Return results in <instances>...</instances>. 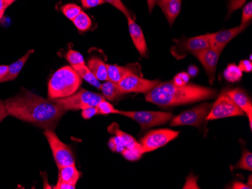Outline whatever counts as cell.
Segmentation results:
<instances>
[{"label":"cell","instance_id":"cell-1","mask_svg":"<svg viewBox=\"0 0 252 189\" xmlns=\"http://www.w3.org/2000/svg\"><path fill=\"white\" fill-rule=\"evenodd\" d=\"M8 115L36 126L52 130L66 110L52 100H46L26 89L4 102Z\"/></svg>","mask_w":252,"mask_h":189},{"label":"cell","instance_id":"cell-2","mask_svg":"<svg viewBox=\"0 0 252 189\" xmlns=\"http://www.w3.org/2000/svg\"><path fill=\"white\" fill-rule=\"evenodd\" d=\"M216 95V90L210 87L195 84L179 86L167 81L156 85L146 94L145 100L160 107H171L209 100Z\"/></svg>","mask_w":252,"mask_h":189},{"label":"cell","instance_id":"cell-3","mask_svg":"<svg viewBox=\"0 0 252 189\" xmlns=\"http://www.w3.org/2000/svg\"><path fill=\"white\" fill-rule=\"evenodd\" d=\"M82 79L72 66H66L57 70L48 84V96L50 100L69 97L78 91Z\"/></svg>","mask_w":252,"mask_h":189},{"label":"cell","instance_id":"cell-4","mask_svg":"<svg viewBox=\"0 0 252 189\" xmlns=\"http://www.w3.org/2000/svg\"><path fill=\"white\" fill-rule=\"evenodd\" d=\"M105 97L92 91L82 89L75 94L63 98L52 100L64 110H83L89 107H96Z\"/></svg>","mask_w":252,"mask_h":189},{"label":"cell","instance_id":"cell-5","mask_svg":"<svg viewBox=\"0 0 252 189\" xmlns=\"http://www.w3.org/2000/svg\"><path fill=\"white\" fill-rule=\"evenodd\" d=\"M175 45L171 47V52L178 60L185 58L187 55H194L197 52L211 47L210 34L202 35L187 39L185 37L174 39Z\"/></svg>","mask_w":252,"mask_h":189},{"label":"cell","instance_id":"cell-6","mask_svg":"<svg viewBox=\"0 0 252 189\" xmlns=\"http://www.w3.org/2000/svg\"><path fill=\"white\" fill-rule=\"evenodd\" d=\"M119 115L128 117L141 125V130L148 129L159 125H165L174 118L171 112H153V111H122Z\"/></svg>","mask_w":252,"mask_h":189},{"label":"cell","instance_id":"cell-7","mask_svg":"<svg viewBox=\"0 0 252 189\" xmlns=\"http://www.w3.org/2000/svg\"><path fill=\"white\" fill-rule=\"evenodd\" d=\"M244 115L243 110L233 102L230 96L226 94V90H224L220 93L215 104H212L206 121Z\"/></svg>","mask_w":252,"mask_h":189},{"label":"cell","instance_id":"cell-8","mask_svg":"<svg viewBox=\"0 0 252 189\" xmlns=\"http://www.w3.org/2000/svg\"><path fill=\"white\" fill-rule=\"evenodd\" d=\"M212 104H200L194 108L183 112L178 116L174 117L171 120L170 125L171 127L195 126L199 128L204 121H206V118L210 112Z\"/></svg>","mask_w":252,"mask_h":189},{"label":"cell","instance_id":"cell-9","mask_svg":"<svg viewBox=\"0 0 252 189\" xmlns=\"http://www.w3.org/2000/svg\"><path fill=\"white\" fill-rule=\"evenodd\" d=\"M44 135L49 142L58 167L75 164L74 157L71 149L61 141L52 130H45Z\"/></svg>","mask_w":252,"mask_h":189},{"label":"cell","instance_id":"cell-10","mask_svg":"<svg viewBox=\"0 0 252 189\" xmlns=\"http://www.w3.org/2000/svg\"><path fill=\"white\" fill-rule=\"evenodd\" d=\"M180 131L171 129H158L149 132L141 139V147L145 152H153L163 147L165 145L178 137Z\"/></svg>","mask_w":252,"mask_h":189},{"label":"cell","instance_id":"cell-11","mask_svg":"<svg viewBox=\"0 0 252 189\" xmlns=\"http://www.w3.org/2000/svg\"><path fill=\"white\" fill-rule=\"evenodd\" d=\"M159 83L158 80L144 79L135 74L128 75L118 83L119 87L124 94L141 93L147 94Z\"/></svg>","mask_w":252,"mask_h":189},{"label":"cell","instance_id":"cell-12","mask_svg":"<svg viewBox=\"0 0 252 189\" xmlns=\"http://www.w3.org/2000/svg\"><path fill=\"white\" fill-rule=\"evenodd\" d=\"M220 52L215 50L213 48L209 47L204 49L201 52L195 54L194 56L199 60L201 64L203 66L205 73L209 77V83L212 84L215 80L217 66L219 63Z\"/></svg>","mask_w":252,"mask_h":189},{"label":"cell","instance_id":"cell-13","mask_svg":"<svg viewBox=\"0 0 252 189\" xmlns=\"http://www.w3.org/2000/svg\"><path fill=\"white\" fill-rule=\"evenodd\" d=\"M250 24L240 25L231 29H224L215 33H210L211 47L222 53L228 43L245 30Z\"/></svg>","mask_w":252,"mask_h":189},{"label":"cell","instance_id":"cell-14","mask_svg":"<svg viewBox=\"0 0 252 189\" xmlns=\"http://www.w3.org/2000/svg\"><path fill=\"white\" fill-rule=\"evenodd\" d=\"M107 67L108 81L117 84L128 75L135 74L142 76L141 65L139 63H130L124 66L107 64Z\"/></svg>","mask_w":252,"mask_h":189},{"label":"cell","instance_id":"cell-15","mask_svg":"<svg viewBox=\"0 0 252 189\" xmlns=\"http://www.w3.org/2000/svg\"><path fill=\"white\" fill-rule=\"evenodd\" d=\"M127 19H128L130 36H131L136 49L137 52H139L141 57H147V43H146L145 37H144L141 27L135 23L134 18L131 17H127Z\"/></svg>","mask_w":252,"mask_h":189},{"label":"cell","instance_id":"cell-16","mask_svg":"<svg viewBox=\"0 0 252 189\" xmlns=\"http://www.w3.org/2000/svg\"><path fill=\"white\" fill-rule=\"evenodd\" d=\"M226 94L230 96L233 102L243 110L245 115L249 118V123L252 128V104L251 99L243 90L240 88L226 90Z\"/></svg>","mask_w":252,"mask_h":189},{"label":"cell","instance_id":"cell-17","mask_svg":"<svg viewBox=\"0 0 252 189\" xmlns=\"http://www.w3.org/2000/svg\"><path fill=\"white\" fill-rule=\"evenodd\" d=\"M156 4L162 9L170 27L172 26L181 12L182 0H156Z\"/></svg>","mask_w":252,"mask_h":189},{"label":"cell","instance_id":"cell-18","mask_svg":"<svg viewBox=\"0 0 252 189\" xmlns=\"http://www.w3.org/2000/svg\"><path fill=\"white\" fill-rule=\"evenodd\" d=\"M108 131L112 134H114L115 136L120 139L126 149H130V150L134 151L137 153H144L141 144L137 142V140L132 136L121 131L117 124H113L110 125L108 128Z\"/></svg>","mask_w":252,"mask_h":189},{"label":"cell","instance_id":"cell-19","mask_svg":"<svg viewBox=\"0 0 252 189\" xmlns=\"http://www.w3.org/2000/svg\"><path fill=\"white\" fill-rule=\"evenodd\" d=\"M33 53V49H31V50L28 51L26 54L24 55L22 57L18 59V60L14 62L13 63H11V65H9L8 67V72H7L6 75H5V77L0 81V83L6 82V81L15 80V79L18 77L19 73H21L22 69L24 68V66L26 64L28 59L30 58L32 54Z\"/></svg>","mask_w":252,"mask_h":189},{"label":"cell","instance_id":"cell-20","mask_svg":"<svg viewBox=\"0 0 252 189\" xmlns=\"http://www.w3.org/2000/svg\"><path fill=\"white\" fill-rule=\"evenodd\" d=\"M88 67L99 81L108 80L107 64L101 59L97 57H92L89 60Z\"/></svg>","mask_w":252,"mask_h":189},{"label":"cell","instance_id":"cell-21","mask_svg":"<svg viewBox=\"0 0 252 189\" xmlns=\"http://www.w3.org/2000/svg\"><path fill=\"white\" fill-rule=\"evenodd\" d=\"M59 169V180L69 184L76 186L79 180L80 174L75 164L61 166Z\"/></svg>","mask_w":252,"mask_h":189},{"label":"cell","instance_id":"cell-22","mask_svg":"<svg viewBox=\"0 0 252 189\" xmlns=\"http://www.w3.org/2000/svg\"><path fill=\"white\" fill-rule=\"evenodd\" d=\"M100 90H101L103 96L108 101H114V100L120 98L122 96L125 94L120 90L118 84L112 82V81H108V80L106 81V82H104V84H101Z\"/></svg>","mask_w":252,"mask_h":189},{"label":"cell","instance_id":"cell-23","mask_svg":"<svg viewBox=\"0 0 252 189\" xmlns=\"http://www.w3.org/2000/svg\"><path fill=\"white\" fill-rule=\"evenodd\" d=\"M73 68L78 73V75L81 77L82 80H84L85 81H87L91 85L94 86L96 88L100 89L101 84H100V81L97 80V78L91 72V70H89V67L86 64L74 66Z\"/></svg>","mask_w":252,"mask_h":189},{"label":"cell","instance_id":"cell-24","mask_svg":"<svg viewBox=\"0 0 252 189\" xmlns=\"http://www.w3.org/2000/svg\"><path fill=\"white\" fill-rule=\"evenodd\" d=\"M73 25L79 31L86 32L89 30L93 26V21L87 14L82 11L73 20Z\"/></svg>","mask_w":252,"mask_h":189},{"label":"cell","instance_id":"cell-25","mask_svg":"<svg viewBox=\"0 0 252 189\" xmlns=\"http://www.w3.org/2000/svg\"><path fill=\"white\" fill-rule=\"evenodd\" d=\"M225 80L230 82H236L241 80L243 77V72L239 69L237 65L232 63L228 65L225 71L223 72Z\"/></svg>","mask_w":252,"mask_h":189},{"label":"cell","instance_id":"cell-26","mask_svg":"<svg viewBox=\"0 0 252 189\" xmlns=\"http://www.w3.org/2000/svg\"><path fill=\"white\" fill-rule=\"evenodd\" d=\"M61 11L68 19L73 21L82 12V8L76 4L69 3L61 7Z\"/></svg>","mask_w":252,"mask_h":189},{"label":"cell","instance_id":"cell-27","mask_svg":"<svg viewBox=\"0 0 252 189\" xmlns=\"http://www.w3.org/2000/svg\"><path fill=\"white\" fill-rule=\"evenodd\" d=\"M234 169H243V170H252V154L249 151L245 150L241 159L234 166Z\"/></svg>","mask_w":252,"mask_h":189},{"label":"cell","instance_id":"cell-28","mask_svg":"<svg viewBox=\"0 0 252 189\" xmlns=\"http://www.w3.org/2000/svg\"><path fill=\"white\" fill-rule=\"evenodd\" d=\"M96 108H97V115H109V114H120V110L114 108L112 104L110 103L104 101H100L97 106H96Z\"/></svg>","mask_w":252,"mask_h":189},{"label":"cell","instance_id":"cell-29","mask_svg":"<svg viewBox=\"0 0 252 189\" xmlns=\"http://www.w3.org/2000/svg\"><path fill=\"white\" fill-rule=\"evenodd\" d=\"M66 59L68 62L70 63L72 67L74 66H81V65H85L84 57H83L82 54L79 52H76L75 50H70L66 53Z\"/></svg>","mask_w":252,"mask_h":189},{"label":"cell","instance_id":"cell-30","mask_svg":"<svg viewBox=\"0 0 252 189\" xmlns=\"http://www.w3.org/2000/svg\"><path fill=\"white\" fill-rule=\"evenodd\" d=\"M104 2L110 3V5H113V7H115L117 9L120 10V12H123V13L126 15V18H127V17L132 16L129 10L123 4L121 0H104ZM131 18H132V17H131Z\"/></svg>","mask_w":252,"mask_h":189},{"label":"cell","instance_id":"cell-31","mask_svg":"<svg viewBox=\"0 0 252 189\" xmlns=\"http://www.w3.org/2000/svg\"><path fill=\"white\" fill-rule=\"evenodd\" d=\"M252 19V2H250L245 5L243 9L241 25L250 24Z\"/></svg>","mask_w":252,"mask_h":189},{"label":"cell","instance_id":"cell-32","mask_svg":"<svg viewBox=\"0 0 252 189\" xmlns=\"http://www.w3.org/2000/svg\"><path fill=\"white\" fill-rule=\"evenodd\" d=\"M246 0H230L227 5L228 12L226 18H229V16H230L236 10L241 8L246 3Z\"/></svg>","mask_w":252,"mask_h":189},{"label":"cell","instance_id":"cell-33","mask_svg":"<svg viewBox=\"0 0 252 189\" xmlns=\"http://www.w3.org/2000/svg\"><path fill=\"white\" fill-rule=\"evenodd\" d=\"M189 78H190V76H189L188 73L183 72V73L177 74L175 78H174V80L172 81L176 85H185V84H188V82H189Z\"/></svg>","mask_w":252,"mask_h":189},{"label":"cell","instance_id":"cell-34","mask_svg":"<svg viewBox=\"0 0 252 189\" xmlns=\"http://www.w3.org/2000/svg\"><path fill=\"white\" fill-rule=\"evenodd\" d=\"M121 153L123 154V156H124L126 159H128V160L129 161L137 160V159H139L141 155H142V154L137 153V152L130 150V149H126V148H125L124 150H123Z\"/></svg>","mask_w":252,"mask_h":189},{"label":"cell","instance_id":"cell-35","mask_svg":"<svg viewBox=\"0 0 252 189\" xmlns=\"http://www.w3.org/2000/svg\"><path fill=\"white\" fill-rule=\"evenodd\" d=\"M96 115H97V111L95 107H89L82 110V116L85 119H90Z\"/></svg>","mask_w":252,"mask_h":189},{"label":"cell","instance_id":"cell-36","mask_svg":"<svg viewBox=\"0 0 252 189\" xmlns=\"http://www.w3.org/2000/svg\"><path fill=\"white\" fill-rule=\"evenodd\" d=\"M81 2L83 6L86 8H94L105 3L104 0H81Z\"/></svg>","mask_w":252,"mask_h":189},{"label":"cell","instance_id":"cell-37","mask_svg":"<svg viewBox=\"0 0 252 189\" xmlns=\"http://www.w3.org/2000/svg\"><path fill=\"white\" fill-rule=\"evenodd\" d=\"M239 69L242 72L251 73L252 71V63L251 60H243L240 61L239 64Z\"/></svg>","mask_w":252,"mask_h":189},{"label":"cell","instance_id":"cell-38","mask_svg":"<svg viewBox=\"0 0 252 189\" xmlns=\"http://www.w3.org/2000/svg\"><path fill=\"white\" fill-rule=\"evenodd\" d=\"M184 189H199V186L196 184V179L193 176H189L187 180L186 185Z\"/></svg>","mask_w":252,"mask_h":189},{"label":"cell","instance_id":"cell-39","mask_svg":"<svg viewBox=\"0 0 252 189\" xmlns=\"http://www.w3.org/2000/svg\"><path fill=\"white\" fill-rule=\"evenodd\" d=\"M55 189H75L76 186L69 184V183H65V182L61 181L59 180L56 186H55Z\"/></svg>","mask_w":252,"mask_h":189},{"label":"cell","instance_id":"cell-40","mask_svg":"<svg viewBox=\"0 0 252 189\" xmlns=\"http://www.w3.org/2000/svg\"><path fill=\"white\" fill-rule=\"evenodd\" d=\"M8 115H8V112H7L5 104L2 101H0V123Z\"/></svg>","mask_w":252,"mask_h":189},{"label":"cell","instance_id":"cell-41","mask_svg":"<svg viewBox=\"0 0 252 189\" xmlns=\"http://www.w3.org/2000/svg\"><path fill=\"white\" fill-rule=\"evenodd\" d=\"M11 4L10 0H0V12H5Z\"/></svg>","mask_w":252,"mask_h":189},{"label":"cell","instance_id":"cell-42","mask_svg":"<svg viewBox=\"0 0 252 189\" xmlns=\"http://www.w3.org/2000/svg\"><path fill=\"white\" fill-rule=\"evenodd\" d=\"M231 189H251L252 188L249 187L248 185L244 184L241 182H234Z\"/></svg>","mask_w":252,"mask_h":189},{"label":"cell","instance_id":"cell-43","mask_svg":"<svg viewBox=\"0 0 252 189\" xmlns=\"http://www.w3.org/2000/svg\"><path fill=\"white\" fill-rule=\"evenodd\" d=\"M113 139L115 141L116 143V147H117V152H122L123 150H124L125 146H123V144L122 143L121 141L120 140L118 137L117 136H114L113 137Z\"/></svg>","mask_w":252,"mask_h":189},{"label":"cell","instance_id":"cell-44","mask_svg":"<svg viewBox=\"0 0 252 189\" xmlns=\"http://www.w3.org/2000/svg\"><path fill=\"white\" fill-rule=\"evenodd\" d=\"M199 73V69L197 68V66H190L188 69V74L189 76L192 77H195L196 75Z\"/></svg>","mask_w":252,"mask_h":189},{"label":"cell","instance_id":"cell-45","mask_svg":"<svg viewBox=\"0 0 252 189\" xmlns=\"http://www.w3.org/2000/svg\"><path fill=\"white\" fill-rule=\"evenodd\" d=\"M8 66H5V65H0V81L6 75L7 72H8Z\"/></svg>","mask_w":252,"mask_h":189},{"label":"cell","instance_id":"cell-46","mask_svg":"<svg viewBox=\"0 0 252 189\" xmlns=\"http://www.w3.org/2000/svg\"><path fill=\"white\" fill-rule=\"evenodd\" d=\"M147 5H148L149 12L152 13L153 10L156 5V0H147Z\"/></svg>","mask_w":252,"mask_h":189},{"label":"cell","instance_id":"cell-47","mask_svg":"<svg viewBox=\"0 0 252 189\" xmlns=\"http://www.w3.org/2000/svg\"><path fill=\"white\" fill-rule=\"evenodd\" d=\"M109 148L111 149L113 152H116L117 151V147H116L115 141L113 139V137L109 140L108 142Z\"/></svg>","mask_w":252,"mask_h":189},{"label":"cell","instance_id":"cell-48","mask_svg":"<svg viewBox=\"0 0 252 189\" xmlns=\"http://www.w3.org/2000/svg\"><path fill=\"white\" fill-rule=\"evenodd\" d=\"M249 186H250L251 188L252 187V176H249Z\"/></svg>","mask_w":252,"mask_h":189},{"label":"cell","instance_id":"cell-49","mask_svg":"<svg viewBox=\"0 0 252 189\" xmlns=\"http://www.w3.org/2000/svg\"><path fill=\"white\" fill-rule=\"evenodd\" d=\"M4 13H5V12H0V21H1V19H2Z\"/></svg>","mask_w":252,"mask_h":189},{"label":"cell","instance_id":"cell-50","mask_svg":"<svg viewBox=\"0 0 252 189\" xmlns=\"http://www.w3.org/2000/svg\"><path fill=\"white\" fill-rule=\"evenodd\" d=\"M10 1H11V2H12V3H13V2H15V1H16V0H10Z\"/></svg>","mask_w":252,"mask_h":189}]
</instances>
